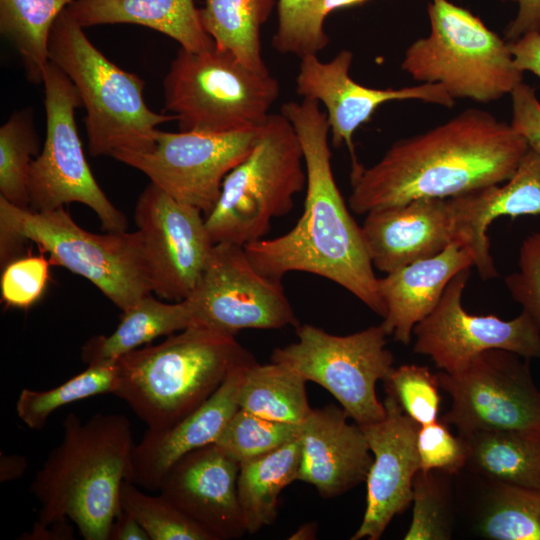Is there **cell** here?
I'll return each mask as SVG.
<instances>
[{"label":"cell","instance_id":"20","mask_svg":"<svg viewBox=\"0 0 540 540\" xmlns=\"http://www.w3.org/2000/svg\"><path fill=\"white\" fill-rule=\"evenodd\" d=\"M239 468L217 444H209L175 462L158 492L215 540L237 539L247 533L237 492Z\"/></svg>","mask_w":540,"mask_h":540},{"label":"cell","instance_id":"11","mask_svg":"<svg viewBox=\"0 0 540 540\" xmlns=\"http://www.w3.org/2000/svg\"><path fill=\"white\" fill-rule=\"evenodd\" d=\"M46 138L28 180L30 209L51 210L78 202L88 206L107 232L127 231L128 220L95 180L75 122L81 97L68 76L49 61L43 73Z\"/></svg>","mask_w":540,"mask_h":540},{"label":"cell","instance_id":"41","mask_svg":"<svg viewBox=\"0 0 540 540\" xmlns=\"http://www.w3.org/2000/svg\"><path fill=\"white\" fill-rule=\"evenodd\" d=\"M49 263L40 255L14 259L6 264L0 280L2 300L11 307L22 309L37 302L47 285Z\"/></svg>","mask_w":540,"mask_h":540},{"label":"cell","instance_id":"38","mask_svg":"<svg viewBox=\"0 0 540 540\" xmlns=\"http://www.w3.org/2000/svg\"><path fill=\"white\" fill-rule=\"evenodd\" d=\"M403 411L420 426L437 420L440 395L436 374L428 367L404 364L393 368L384 381Z\"/></svg>","mask_w":540,"mask_h":540},{"label":"cell","instance_id":"37","mask_svg":"<svg viewBox=\"0 0 540 540\" xmlns=\"http://www.w3.org/2000/svg\"><path fill=\"white\" fill-rule=\"evenodd\" d=\"M439 471L418 470L413 480V513L405 540H448L452 533L449 494Z\"/></svg>","mask_w":540,"mask_h":540},{"label":"cell","instance_id":"30","mask_svg":"<svg viewBox=\"0 0 540 540\" xmlns=\"http://www.w3.org/2000/svg\"><path fill=\"white\" fill-rule=\"evenodd\" d=\"M74 0H0V31L21 55L26 76L41 84L52 27Z\"/></svg>","mask_w":540,"mask_h":540},{"label":"cell","instance_id":"35","mask_svg":"<svg viewBox=\"0 0 540 540\" xmlns=\"http://www.w3.org/2000/svg\"><path fill=\"white\" fill-rule=\"evenodd\" d=\"M301 430L302 424L277 422L238 409L215 444L240 464L299 438Z\"/></svg>","mask_w":540,"mask_h":540},{"label":"cell","instance_id":"5","mask_svg":"<svg viewBox=\"0 0 540 540\" xmlns=\"http://www.w3.org/2000/svg\"><path fill=\"white\" fill-rule=\"evenodd\" d=\"M25 241L34 242L49 262L89 280L125 311L152 293L141 233H91L64 207L35 211L0 196V262L15 259Z\"/></svg>","mask_w":540,"mask_h":540},{"label":"cell","instance_id":"14","mask_svg":"<svg viewBox=\"0 0 540 540\" xmlns=\"http://www.w3.org/2000/svg\"><path fill=\"white\" fill-rule=\"evenodd\" d=\"M193 325L235 336L244 329H281L300 324L281 281L261 274L244 246L214 244L190 295Z\"/></svg>","mask_w":540,"mask_h":540},{"label":"cell","instance_id":"34","mask_svg":"<svg viewBox=\"0 0 540 540\" xmlns=\"http://www.w3.org/2000/svg\"><path fill=\"white\" fill-rule=\"evenodd\" d=\"M120 505L139 522L150 540H215L161 494L149 495L127 480L121 485Z\"/></svg>","mask_w":540,"mask_h":540},{"label":"cell","instance_id":"21","mask_svg":"<svg viewBox=\"0 0 540 540\" xmlns=\"http://www.w3.org/2000/svg\"><path fill=\"white\" fill-rule=\"evenodd\" d=\"M254 362L233 369L204 403L177 423L162 429L147 428L132 449L126 480L148 492H158L164 475L175 462L195 449L215 443L239 409L244 373Z\"/></svg>","mask_w":540,"mask_h":540},{"label":"cell","instance_id":"15","mask_svg":"<svg viewBox=\"0 0 540 540\" xmlns=\"http://www.w3.org/2000/svg\"><path fill=\"white\" fill-rule=\"evenodd\" d=\"M258 128L225 134L159 130L150 151L118 152L112 158L206 216L219 199L225 177L252 151Z\"/></svg>","mask_w":540,"mask_h":540},{"label":"cell","instance_id":"27","mask_svg":"<svg viewBox=\"0 0 540 540\" xmlns=\"http://www.w3.org/2000/svg\"><path fill=\"white\" fill-rule=\"evenodd\" d=\"M300 462L299 437L240 463L237 492L247 533H256L275 521L279 495L297 480Z\"/></svg>","mask_w":540,"mask_h":540},{"label":"cell","instance_id":"2","mask_svg":"<svg viewBox=\"0 0 540 540\" xmlns=\"http://www.w3.org/2000/svg\"><path fill=\"white\" fill-rule=\"evenodd\" d=\"M529 150L510 124L467 109L424 133L391 145L370 167L351 170L356 214L418 198H447L506 182Z\"/></svg>","mask_w":540,"mask_h":540},{"label":"cell","instance_id":"10","mask_svg":"<svg viewBox=\"0 0 540 540\" xmlns=\"http://www.w3.org/2000/svg\"><path fill=\"white\" fill-rule=\"evenodd\" d=\"M428 17L429 34L407 48L401 64L414 80L480 103L511 94L522 82L509 43L479 17L448 0H431Z\"/></svg>","mask_w":540,"mask_h":540},{"label":"cell","instance_id":"19","mask_svg":"<svg viewBox=\"0 0 540 540\" xmlns=\"http://www.w3.org/2000/svg\"><path fill=\"white\" fill-rule=\"evenodd\" d=\"M386 416L360 425L373 461L368 472L366 508L351 540H378L391 520L412 503L413 480L420 469L417 435L420 425L386 391Z\"/></svg>","mask_w":540,"mask_h":540},{"label":"cell","instance_id":"24","mask_svg":"<svg viewBox=\"0 0 540 540\" xmlns=\"http://www.w3.org/2000/svg\"><path fill=\"white\" fill-rule=\"evenodd\" d=\"M66 11L83 28L129 23L156 30L189 51L214 45L194 0H74Z\"/></svg>","mask_w":540,"mask_h":540},{"label":"cell","instance_id":"48","mask_svg":"<svg viewBox=\"0 0 540 540\" xmlns=\"http://www.w3.org/2000/svg\"><path fill=\"white\" fill-rule=\"evenodd\" d=\"M22 539H73V529L69 525V521L53 523L44 527L34 526L32 531Z\"/></svg>","mask_w":540,"mask_h":540},{"label":"cell","instance_id":"4","mask_svg":"<svg viewBox=\"0 0 540 540\" xmlns=\"http://www.w3.org/2000/svg\"><path fill=\"white\" fill-rule=\"evenodd\" d=\"M254 361L235 336L192 325L119 358L113 394L148 429H162L204 403L233 369Z\"/></svg>","mask_w":540,"mask_h":540},{"label":"cell","instance_id":"43","mask_svg":"<svg viewBox=\"0 0 540 540\" xmlns=\"http://www.w3.org/2000/svg\"><path fill=\"white\" fill-rule=\"evenodd\" d=\"M512 128L540 155V102L532 87L521 82L511 92Z\"/></svg>","mask_w":540,"mask_h":540},{"label":"cell","instance_id":"25","mask_svg":"<svg viewBox=\"0 0 540 540\" xmlns=\"http://www.w3.org/2000/svg\"><path fill=\"white\" fill-rule=\"evenodd\" d=\"M193 325L186 300L162 302L149 293L123 311L116 329L109 335L91 337L81 350L87 365L116 362L122 356Z\"/></svg>","mask_w":540,"mask_h":540},{"label":"cell","instance_id":"22","mask_svg":"<svg viewBox=\"0 0 540 540\" xmlns=\"http://www.w3.org/2000/svg\"><path fill=\"white\" fill-rule=\"evenodd\" d=\"M333 404L311 410L302 423L297 480L313 485L324 498L339 496L366 481L373 455L362 428L348 422Z\"/></svg>","mask_w":540,"mask_h":540},{"label":"cell","instance_id":"45","mask_svg":"<svg viewBox=\"0 0 540 540\" xmlns=\"http://www.w3.org/2000/svg\"><path fill=\"white\" fill-rule=\"evenodd\" d=\"M511 1L518 4V12L506 27V38L514 41L528 32H540V0Z\"/></svg>","mask_w":540,"mask_h":540},{"label":"cell","instance_id":"50","mask_svg":"<svg viewBox=\"0 0 540 540\" xmlns=\"http://www.w3.org/2000/svg\"><path fill=\"white\" fill-rule=\"evenodd\" d=\"M317 524L314 522L306 523L299 527L289 539L293 540H312L316 538Z\"/></svg>","mask_w":540,"mask_h":540},{"label":"cell","instance_id":"29","mask_svg":"<svg viewBox=\"0 0 540 540\" xmlns=\"http://www.w3.org/2000/svg\"><path fill=\"white\" fill-rule=\"evenodd\" d=\"M307 380L279 362L249 365L239 391V409L283 423L301 425L312 408L306 393Z\"/></svg>","mask_w":540,"mask_h":540},{"label":"cell","instance_id":"18","mask_svg":"<svg viewBox=\"0 0 540 540\" xmlns=\"http://www.w3.org/2000/svg\"><path fill=\"white\" fill-rule=\"evenodd\" d=\"M353 53L339 51L329 61H321L318 54L300 58L296 77V92L303 99L322 103L332 137V144L338 148L345 145L351 155V169L361 164L355 154L353 135L368 122L377 108L390 101L420 100L451 108L454 98L443 86L423 83L402 88H369L354 81L350 76Z\"/></svg>","mask_w":540,"mask_h":540},{"label":"cell","instance_id":"28","mask_svg":"<svg viewBox=\"0 0 540 540\" xmlns=\"http://www.w3.org/2000/svg\"><path fill=\"white\" fill-rule=\"evenodd\" d=\"M278 0H204L199 9L205 31L216 47L229 51L256 71H267L261 29Z\"/></svg>","mask_w":540,"mask_h":540},{"label":"cell","instance_id":"9","mask_svg":"<svg viewBox=\"0 0 540 540\" xmlns=\"http://www.w3.org/2000/svg\"><path fill=\"white\" fill-rule=\"evenodd\" d=\"M365 215L362 233L379 271L390 273L459 242L473 252L483 280L498 276L487 236L490 186L447 198H418Z\"/></svg>","mask_w":540,"mask_h":540},{"label":"cell","instance_id":"47","mask_svg":"<svg viewBox=\"0 0 540 540\" xmlns=\"http://www.w3.org/2000/svg\"><path fill=\"white\" fill-rule=\"evenodd\" d=\"M28 467L27 459L17 454H2L0 457V482L21 478Z\"/></svg>","mask_w":540,"mask_h":540},{"label":"cell","instance_id":"7","mask_svg":"<svg viewBox=\"0 0 540 540\" xmlns=\"http://www.w3.org/2000/svg\"><path fill=\"white\" fill-rule=\"evenodd\" d=\"M305 187L297 133L282 113H270L252 151L225 177L218 201L205 216L212 242L245 246L264 238L272 220L288 214Z\"/></svg>","mask_w":540,"mask_h":540},{"label":"cell","instance_id":"26","mask_svg":"<svg viewBox=\"0 0 540 540\" xmlns=\"http://www.w3.org/2000/svg\"><path fill=\"white\" fill-rule=\"evenodd\" d=\"M460 436L468 447L467 465L476 472L493 482L540 490V430H495Z\"/></svg>","mask_w":540,"mask_h":540},{"label":"cell","instance_id":"1","mask_svg":"<svg viewBox=\"0 0 540 540\" xmlns=\"http://www.w3.org/2000/svg\"><path fill=\"white\" fill-rule=\"evenodd\" d=\"M319 104L303 99L288 101L280 108L303 150L306 195L302 215L287 233L262 238L244 248L261 274L279 281L293 271L321 276L345 288L384 318L386 306L362 228L350 214L333 175L330 127Z\"/></svg>","mask_w":540,"mask_h":540},{"label":"cell","instance_id":"23","mask_svg":"<svg viewBox=\"0 0 540 540\" xmlns=\"http://www.w3.org/2000/svg\"><path fill=\"white\" fill-rule=\"evenodd\" d=\"M474 263L471 249L455 242L433 257L378 278L379 294L386 306L381 326L387 336L393 335L395 341L410 344L413 328L432 312L448 283Z\"/></svg>","mask_w":540,"mask_h":540},{"label":"cell","instance_id":"12","mask_svg":"<svg viewBox=\"0 0 540 540\" xmlns=\"http://www.w3.org/2000/svg\"><path fill=\"white\" fill-rule=\"evenodd\" d=\"M296 333L297 341L274 349L271 361L322 386L358 425L386 416L376 384L385 381L394 367L381 324L344 336L304 324L296 327Z\"/></svg>","mask_w":540,"mask_h":540},{"label":"cell","instance_id":"46","mask_svg":"<svg viewBox=\"0 0 540 540\" xmlns=\"http://www.w3.org/2000/svg\"><path fill=\"white\" fill-rule=\"evenodd\" d=\"M109 540H150L139 522L124 510L115 517Z\"/></svg>","mask_w":540,"mask_h":540},{"label":"cell","instance_id":"39","mask_svg":"<svg viewBox=\"0 0 540 540\" xmlns=\"http://www.w3.org/2000/svg\"><path fill=\"white\" fill-rule=\"evenodd\" d=\"M540 215V155L529 150L503 186H490V219Z\"/></svg>","mask_w":540,"mask_h":540},{"label":"cell","instance_id":"49","mask_svg":"<svg viewBox=\"0 0 540 540\" xmlns=\"http://www.w3.org/2000/svg\"><path fill=\"white\" fill-rule=\"evenodd\" d=\"M368 0H324L323 14L327 17L331 12L346 7L362 4Z\"/></svg>","mask_w":540,"mask_h":540},{"label":"cell","instance_id":"44","mask_svg":"<svg viewBox=\"0 0 540 540\" xmlns=\"http://www.w3.org/2000/svg\"><path fill=\"white\" fill-rule=\"evenodd\" d=\"M515 66L540 78V32H528L509 43Z\"/></svg>","mask_w":540,"mask_h":540},{"label":"cell","instance_id":"33","mask_svg":"<svg viewBox=\"0 0 540 540\" xmlns=\"http://www.w3.org/2000/svg\"><path fill=\"white\" fill-rule=\"evenodd\" d=\"M39 138L31 109L13 113L0 128V196L21 208L30 207L28 180Z\"/></svg>","mask_w":540,"mask_h":540},{"label":"cell","instance_id":"16","mask_svg":"<svg viewBox=\"0 0 540 540\" xmlns=\"http://www.w3.org/2000/svg\"><path fill=\"white\" fill-rule=\"evenodd\" d=\"M471 268L457 273L439 302L413 328L415 353L429 356L449 374L463 371L479 354L491 349L540 358V327L525 311L505 321L496 315H472L462 306Z\"/></svg>","mask_w":540,"mask_h":540},{"label":"cell","instance_id":"3","mask_svg":"<svg viewBox=\"0 0 540 540\" xmlns=\"http://www.w3.org/2000/svg\"><path fill=\"white\" fill-rule=\"evenodd\" d=\"M134 445L125 415L96 413L83 421L68 413L61 442L30 486L39 503L34 526L69 521L85 540H109Z\"/></svg>","mask_w":540,"mask_h":540},{"label":"cell","instance_id":"8","mask_svg":"<svg viewBox=\"0 0 540 540\" xmlns=\"http://www.w3.org/2000/svg\"><path fill=\"white\" fill-rule=\"evenodd\" d=\"M164 111L180 131L225 134L261 126L280 95L279 81L256 71L231 52L211 46L182 47L163 81Z\"/></svg>","mask_w":540,"mask_h":540},{"label":"cell","instance_id":"6","mask_svg":"<svg viewBox=\"0 0 540 540\" xmlns=\"http://www.w3.org/2000/svg\"><path fill=\"white\" fill-rule=\"evenodd\" d=\"M66 11L49 38V60L73 82L86 110L84 123L93 157L153 149L157 126L176 120L155 113L143 97L145 82L106 58Z\"/></svg>","mask_w":540,"mask_h":540},{"label":"cell","instance_id":"13","mask_svg":"<svg viewBox=\"0 0 540 540\" xmlns=\"http://www.w3.org/2000/svg\"><path fill=\"white\" fill-rule=\"evenodd\" d=\"M529 359L503 349L476 356L461 372L436 374L452 400L442 420L460 435L495 430H540V388Z\"/></svg>","mask_w":540,"mask_h":540},{"label":"cell","instance_id":"31","mask_svg":"<svg viewBox=\"0 0 540 540\" xmlns=\"http://www.w3.org/2000/svg\"><path fill=\"white\" fill-rule=\"evenodd\" d=\"M478 529L492 540H540V490L493 482Z\"/></svg>","mask_w":540,"mask_h":540},{"label":"cell","instance_id":"17","mask_svg":"<svg viewBox=\"0 0 540 540\" xmlns=\"http://www.w3.org/2000/svg\"><path fill=\"white\" fill-rule=\"evenodd\" d=\"M203 215L151 182L140 194L134 219L158 297L182 301L198 282L214 246Z\"/></svg>","mask_w":540,"mask_h":540},{"label":"cell","instance_id":"40","mask_svg":"<svg viewBox=\"0 0 540 540\" xmlns=\"http://www.w3.org/2000/svg\"><path fill=\"white\" fill-rule=\"evenodd\" d=\"M420 470H436L444 474L460 471L468 461L465 440L455 437L443 420L421 425L417 435Z\"/></svg>","mask_w":540,"mask_h":540},{"label":"cell","instance_id":"32","mask_svg":"<svg viewBox=\"0 0 540 540\" xmlns=\"http://www.w3.org/2000/svg\"><path fill=\"white\" fill-rule=\"evenodd\" d=\"M116 362L88 365L83 372L48 390L22 389L16 402L19 419L30 429H42L59 408L95 395L113 394Z\"/></svg>","mask_w":540,"mask_h":540},{"label":"cell","instance_id":"42","mask_svg":"<svg viewBox=\"0 0 540 540\" xmlns=\"http://www.w3.org/2000/svg\"><path fill=\"white\" fill-rule=\"evenodd\" d=\"M511 297L540 327V231L521 243L518 270L505 277Z\"/></svg>","mask_w":540,"mask_h":540},{"label":"cell","instance_id":"36","mask_svg":"<svg viewBox=\"0 0 540 540\" xmlns=\"http://www.w3.org/2000/svg\"><path fill=\"white\" fill-rule=\"evenodd\" d=\"M324 0H278V23L272 46L299 58L318 54L329 43L324 29Z\"/></svg>","mask_w":540,"mask_h":540}]
</instances>
